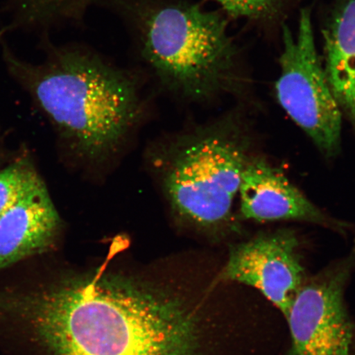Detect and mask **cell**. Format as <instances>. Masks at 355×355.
Returning a JSON list of instances; mask_svg holds the SVG:
<instances>
[{"label":"cell","instance_id":"cell-1","mask_svg":"<svg viewBox=\"0 0 355 355\" xmlns=\"http://www.w3.org/2000/svg\"><path fill=\"white\" fill-rule=\"evenodd\" d=\"M209 316L184 284L119 270L0 283V341L25 355H213Z\"/></svg>","mask_w":355,"mask_h":355},{"label":"cell","instance_id":"cell-2","mask_svg":"<svg viewBox=\"0 0 355 355\" xmlns=\"http://www.w3.org/2000/svg\"><path fill=\"white\" fill-rule=\"evenodd\" d=\"M0 38L8 74L26 89L75 153L99 162L117 153L146 108L145 83L137 68H125L86 44H55L43 34L44 60L19 59Z\"/></svg>","mask_w":355,"mask_h":355},{"label":"cell","instance_id":"cell-3","mask_svg":"<svg viewBox=\"0 0 355 355\" xmlns=\"http://www.w3.org/2000/svg\"><path fill=\"white\" fill-rule=\"evenodd\" d=\"M125 28L139 69L159 90L201 103L238 82L236 44L219 11L194 0H95Z\"/></svg>","mask_w":355,"mask_h":355},{"label":"cell","instance_id":"cell-4","mask_svg":"<svg viewBox=\"0 0 355 355\" xmlns=\"http://www.w3.org/2000/svg\"><path fill=\"white\" fill-rule=\"evenodd\" d=\"M229 124H212L177 136L155 155L164 196L177 223L213 236L232 216L248 159Z\"/></svg>","mask_w":355,"mask_h":355},{"label":"cell","instance_id":"cell-5","mask_svg":"<svg viewBox=\"0 0 355 355\" xmlns=\"http://www.w3.org/2000/svg\"><path fill=\"white\" fill-rule=\"evenodd\" d=\"M282 40L279 103L323 155L334 157L340 150L343 113L317 51L309 10H301L296 33L283 26Z\"/></svg>","mask_w":355,"mask_h":355},{"label":"cell","instance_id":"cell-6","mask_svg":"<svg viewBox=\"0 0 355 355\" xmlns=\"http://www.w3.org/2000/svg\"><path fill=\"white\" fill-rule=\"evenodd\" d=\"M354 257L308 277L286 314L287 355H352L354 329L345 292Z\"/></svg>","mask_w":355,"mask_h":355},{"label":"cell","instance_id":"cell-7","mask_svg":"<svg viewBox=\"0 0 355 355\" xmlns=\"http://www.w3.org/2000/svg\"><path fill=\"white\" fill-rule=\"evenodd\" d=\"M300 246L291 230L257 235L230 248L218 278L254 288L286 317L308 278Z\"/></svg>","mask_w":355,"mask_h":355},{"label":"cell","instance_id":"cell-8","mask_svg":"<svg viewBox=\"0 0 355 355\" xmlns=\"http://www.w3.org/2000/svg\"><path fill=\"white\" fill-rule=\"evenodd\" d=\"M241 213L256 221L300 220L343 232L345 225L328 216L263 159H248L239 189Z\"/></svg>","mask_w":355,"mask_h":355},{"label":"cell","instance_id":"cell-9","mask_svg":"<svg viewBox=\"0 0 355 355\" xmlns=\"http://www.w3.org/2000/svg\"><path fill=\"white\" fill-rule=\"evenodd\" d=\"M61 220L44 182L0 215V270L50 250Z\"/></svg>","mask_w":355,"mask_h":355},{"label":"cell","instance_id":"cell-10","mask_svg":"<svg viewBox=\"0 0 355 355\" xmlns=\"http://www.w3.org/2000/svg\"><path fill=\"white\" fill-rule=\"evenodd\" d=\"M322 34L328 83L355 128V0H340Z\"/></svg>","mask_w":355,"mask_h":355},{"label":"cell","instance_id":"cell-11","mask_svg":"<svg viewBox=\"0 0 355 355\" xmlns=\"http://www.w3.org/2000/svg\"><path fill=\"white\" fill-rule=\"evenodd\" d=\"M42 180L28 161H19L0 171V215Z\"/></svg>","mask_w":355,"mask_h":355},{"label":"cell","instance_id":"cell-12","mask_svg":"<svg viewBox=\"0 0 355 355\" xmlns=\"http://www.w3.org/2000/svg\"><path fill=\"white\" fill-rule=\"evenodd\" d=\"M233 19H263L276 12L283 0H211Z\"/></svg>","mask_w":355,"mask_h":355}]
</instances>
